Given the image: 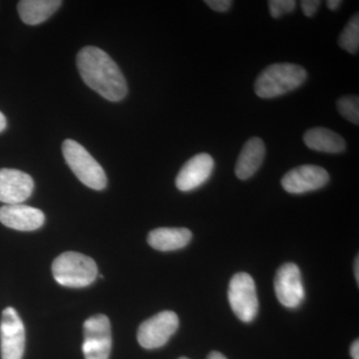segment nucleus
Masks as SVG:
<instances>
[{"instance_id":"nucleus-1","label":"nucleus","mask_w":359,"mask_h":359,"mask_svg":"<svg viewBox=\"0 0 359 359\" xmlns=\"http://www.w3.org/2000/svg\"><path fill=\"white\" fill-rule=\"evenodd\" d=\"M77 67L87 86L106 100L121 101L128 93L126 79L114 60L102 49L86 46L77 55Z\"/></svg>"},{"instance_id":"nucleus-16","label":"nucleus","mask_w":359,"mask_h":359,"mask_svg":"<svg viewBox=\"0 0 359 359\" xmlns=\"http://www.w3.org/2000/svg\"><path fill=\"white\" fill-rule=\"evenodd\" d=\"M304 142L311 150L327 154H339L346 149V142L339 134L323 127L306 131Z\"/></svg>"},{"instance_id":"nucleus-28","label":"nucleus","mask_w":359,"mask_h":359,"mask_svg":"<svg viewBox=\"0 0 359 359\" xmlns=\"http://www.w3.org/2000/svg\"><path fill=\"white\" fill-rule=\"evenodd\" d=\"M179 359H189V358H179Z\"/></svg>"},{"instance_id":"nucleus-22","label":"nucleus","mask_w":359,"mask_h":359,"mask_svg":"<svg viewBox=\"0 0 359 359\" xmlns=\"http://www.w3.org/2000/svg\"><path fill=\"white\" fill-rule=\"evenodd\" d=\"M320 4V0H304V1H301L302 13L308 18H311L318 11Z\"/></svg>"},{"instance_id":"nucleus-14","label":"nucleus","mask_w":359,"mask_h":359,"mask_svg":"<svg viewBox=\"0 0 359 359\" xmlns=\"http://www.w3.org/2000/svg\"><path fill=\"white\" fill-rule=\"evenodd\" d=\"M266 156V145L261 138L254 137L247 141L238 155L236 175L240 180H248L257 173Z\"/></svg>"},{"instance_id":"nucleus-4","label":"nucleus","mask_w":359,"mask_h":359,"mask_svg":"<svg viewBox=\"0 0 359 359\" xmlns=\"http://www.w3.org/2000/svg\"><path fill=\"white\" fill-rule=\"evenodd\" d=\"M63 156L68 166L81 183L93 190L101 191L107 186L103 168L78 142L67 139L63 142Z\"/></svg>"},{"instance_id":"nucleus-2","label":"nucleus","mask_w":359,"mask_h":359,"mask_svg":"<svg viewBox=\"0 0 359 359\" xmlns=\"http://www.w3.org/2000/svg\"><path fill=\"white\" fill-rule=\"evenodd\" d=\"M306 77L308 72L302 66L276 63L266 67L257 76L255 92L259 98H276L301 87Z\"/></svg>"},{"instance_id":"nucleus-13","label":"nucleus","mask_w":359,"mask_h":359,"mask_svg":"<svg viewBox=\"0 0 359 359\" xmlns=\"http://www.w3.org/2000/svg\"><path fill=\"white\" fill-rule=\"evenodd\" d=\"M44 222L43 212L30 205H4L0 208V223L13 230L35 231L41 228Z\"/></svg>"},{"instance_id":"nucleus-20","label":"nucleus","mask_w":359,"mask_h":359,"mask_svg":"<svg viewBox=\"0 0 359 359\" xmlns=\"http://www.w3.org/2000/svg\"><path fill=\"white\" fill-rule=\"evenodd\" d=\"M271 18H280L283 14L294 11L297 2L294 0H271L268 2Z\"/></svg>"},{"instance_id":"nucleus-10","label":"nucleus","mask_w":359,"mask_h":359,"mask_svg":"<svg viewBox=\"0 0 359 359\" xmlns=\"http://www.w3.org/2000/svg\"><path fill=\"white\" fill-rule=\"evenodd\" d=\"M330 182L327 170L316 165H302L287 172L282 179L283 188L287 193L304 194L320 190Z\"/></svg>"},{"instance_id":"nucleus-11","label":"nucleus","mask_w":359,"mask_h":359,"mask_svg":"<svg viewBox=\"0 0 359 359\" xmlns=\"http://www.w3.org/2000/svg\"><path fill=\"white\" fill-rule=\"evenodd\" d=\"M34 182L20 170L0 169V202L6 205L22 204L32 196Z\"/></svg>"},{"instance_id":"nucleus-3","label":"nucleus","mask_w":359,"mask_h":359,"mask_svg":"<svg viewBox=\"0 0 359 359\" xmlns=\"http://www.w3.org/2000/svg\"><path fill=\"white\" fill-rule=\"evenodd\" d=\"M52 273L59 285L80 289L94 283L98 269L91 257L80 252H66L52 264Z\"/></svg>"},{"instance_id":"nucleus-5","label":"nucleus","mask_w":359,"mask_h":359,"mask_svg":"<svg viewBox=\"0 0 359 359\" xmlns=\"http://www.w3.org/2000/svg\"><path fill=\"white\" fill-rule=\"evenodd\" d=\"M233 313L244 323H252L259 311L256 283L249 273H238L231 278L228 290Z\"/></svg>"},{"instance_id":"nucleus-27","label":"nucleus","mask_w":359,"mask_h":359,"mask_svg":"<svg viewBox=\"0 0 359 359\" xmlns=\"http://www.w3.org/2000/svg\"><path fill=\"white\" fill-rule=\"evenodd\" d=\"M7 121L6 116L2 114L1 112H0V132L4 131V129L6 128Z\"/></svg>"},{"instance_id":"nucleus-23","label":"nucleus","mask_w":359,"mask_h":359,"mask_svg":"<svg viewBox=\"0 0 359 359\" xmlns=\"http://www.w3.org/2000/svg\"><path fill=\"white\" fill-rule=\"evenodd\" d=\"M351 358L353 359H359V341L356 339L355 341L353 342L351 346Z\"/></svg>"},{"instance_id":"nucleus-9","label":"nucleus","mask_w":359,"mask_h":359,"mask_svg":"<svg viewBox=\"0 0 359 359\" xmlns=\"http://www.w3.org/2000/svg\"><path fill=\"white\" fill-rule=\"evenodd\" d=\"M275 292L278 302L287 309H297L306 297L301 269L295 264H283L276 271Z\"/></svg>"},{"instance_id":"nucleus-8","label":"nucleus","mask_w":359,"mask_h":359,"mask_svg":"<svg viewBox=\"0 0 359 359\" xmlns=\"http://www.w3.org/2000/svg\"><path fill=\"white\" fill-rule=\"evenodd\" d=\"M25 348V330L20 316L13 308L2 311L0 323L1 359H22Z\"/></svg>"},{"instance_id":"nucleus-12","label":"nucleus","mask_w":359,"mask_h":359,"mask_svg":"<svg viewBox=\"0 0 359 359\" xmlns=\"http://www.w3.org/2000/svg\"><path fill=\"white\" fill-rule=\"evenodd\" d=\"M215 162L211 155L201 153L194 156L180 170L176 186L182 192H190L199 188L212 176Z\"/></svg>"},{"instance_id":"nucleus-19","label":"nucleus","mask_w":359,"mask_h":359,"mask_svg":"<svg viewBox=\"0 0 359 359\" xmlns=\"http://www.w3.org/2000/svg\"><path fill=\"white\" fill-rule=\"evenodd\" d=\"M337 110L342 117L353 124H359V99L358 96H344L337 102Z\"/></svg>"},{"instance_id":"nucleus-26","label":"nucleus","mask_w":359,"mask_h":359,"mask_svg":"<svg viewBox=\"0 0 359 359\" xmlns=\"http://www.w3.org/2000/svg\"><path fill=\"white\" fill-rule=\"evenodd\" d=\"M354 276H355L356 282L359 283V259L356 257L355 262H354Z\"/></svg>"},{"instance_id":"nucleus-24","label":"nucleus","mask_w":359,"mask_h":359,"mask_svg":"<svg viewBox=\"0 0 359 359\" xmlns=\"http://www.w3.org/2000/svg\"><path fill=\"white\" fill-rule=\"evenodd\" d=\"M341 4L342 1H340V0H328V1H327V6L330 11H334L339 8Z\"/></svg>"},{"instance_id":"nucleus-21","label":"nucleus","mask_w":359,"mask_h":359,"mask_svg":"<svg viewBox=\"0 0 359 359\" xmlns=\"http://www.w3.org/2000/svg\"><path fill=\"white\" fill-rule=\"evenodd\" d=\"M205 4L217 13H226L231 8L233 1L231 0H205Z\"/></svg>"},{"instance_id":"nucleus-18","label":"nucleus","mask_w":359,"mask_h":359,"mask_svg":"<svg viewBox=\"0 0 359 359\" xmlns=\"http://www.w3.org/2000/svg\"><path fill=\"white\" fill-rule=\"evenodd\" d=\"M339 46L344 50L356 54L359 49V14H354L342 30L339 39Z\"/></svg>"},{"instance_id":"nucleus-25","label":"nucleus","mask_w":359,"mask_h":359,"mask_svg":"<svg viewBox=\"0 0 359 359\" xmlns=\"http://www.w3.org/2000/svg\"><path fill=\"white\" fill-rule=\"evenodd\" d=\"M207 359H226V358L223 353H219V351H212V353L208 355Z\"/></svg>"},{"instance_id":"nucleus-6","label":"nucleus","mask_w":359,"mask_h":359,"mask_svg":"<svg viewBox=\"0 0 359 359\" xmlns=\"http://www.w3.org/2000/svg\"><path fill=\"white\" fill-rule=\"evenodd\" d=\"M178 328V316L174 311H162L142 323L137 339L144 348H160L169 341Z\"/></svg>"},{"instance_id":"nucleus-17","label":"nucleus","mask_w":359,"mask_h":359,"mask_svg":"<svg viewBox=\"0 0 359 359\" xmlns=\"http://www.w3.org/2000/svg\"><path fill=\"white\" fill-rule=\"evenodd\" d=\"M60 0H21L18 13L27 25H37L48 20L61 6Z\"/></svg>"},{"instance_id":"nucleus-15","label":"nucleus","mask_w":359,"mask_h":359,"mask_svg":"<svg viewBox=\"0 0 359 359\" xmlns=\"http://www.w3.org/2000/svg\"><path fill=\"white\" fill-rule=\"evenodd\" d=\"M192 231L186 228H158L148 235V244L161 252L183 249L192 240Z\"/></svg>"},{"instance_id":"nucleus-7","label":"nucleus","mask_w":359,"mask_h":359,"mask_svg":"<svg viewBox=\"0 0 359 359\" xmlns=\"http://www.w3.org/2000/svg\"><path fill=\"white\" fill-rule=\"evenodd\" d=\"M83 330L85 359H109L112 347L109 318L104 314L91 316L85 321Z\"/></svg>"}]
</instances>
